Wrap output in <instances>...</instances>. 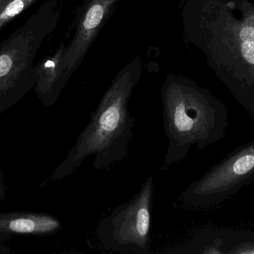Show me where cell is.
<instances>
[{"instance_id": "1", "label": "cell", "mask_w": 254, "mask_h": 254, "mask_svg": "<svg viewBox=\"0 0 254 254\" xmlns=\"http://www.w3.org/2000/svg\"><path fill=\"white\" fill-rule=\"evenodd\" d=\"M162 117L168 142L165 167L183 161L194 145L201 150L220 141L228 128L225 104L197 88L167 92L163 101Z\"/></svg>"}, {"instance_id": "2", "label": "cell", "mask_w": 254, "mask_h": 254, "mask_svg": "<svg viewBox=\"0 0 254 254\" xmlns=\"http://www.w3.org/2000/svg\"><path fill=\"white\" fill-rule=\"evenodd\" d=\"M127 99V95L115 92L101 101L75 144L50 176L51 181L66 178L92 155L95 156L92 166L97 170L107 169L126 159L136 121L128 110Z\"/></svg>"}, {"instance_id": "3", "label": "cell", "mask_w": 254, "mask_h": 254, "mask_svg": "<svg viewBox=\"0 0 254 254\" xmlns=\"http://www.w3.org/2000/svg\"><path fill=\"white\" fill-rule=\"evenodd\" d=\"M43 14L34 13L0 43V114L35 86L34 60L46 31Z\"/></svg>"}, {"instance_id": "4", "label": "cell", "mask_w": 254, "mask_h": 254, "mask_svg": "<svg viewBox=\"0 0 254 254\" xmlns=\"http://www.w3.org/2000/svg\"><path fill=\"white\" fill-rule=\"evenodd\" d=\"M153 197V177L149 176L131 199L98 223L96 233L101 244L119 254L150 253Z\"/></svg>"}, {"instance_id": "5", "label": "cell", "mask_w": 254, "mask_h": 254, "mask_svg": "<svg viewBox=\"0 0 254 254\" xmlns=\"http://www.w3.org/2000/svg\"><path fill=\"white\" fill-rule=\"evenodd\" d=\"M254 180V140L236 149L191 183L180 201L192 207L217 205Z\"/></svg>"}, {"instance_id": "6", "label": "cell", "mask_w": 254, "mask_h": 254, "mask_svg": "<svg viewBox=\"0 0 254 254\" xmlns=\"http://www.w3.org/2000/svg\"><path fill=\"white\" fill-rule=\"evenodd\" d=\"M188 254H254V233L228 230H201L186 247Z\"/></svg>"}, {"instance_id": "7", "label": "cell", "mask_w": 254, "mask_h": 254, "mask_svg": "<svg viewBox=\"0 0 254 254\" xmlns=\"http://www.w3.org/2000/svg\"><path fill=\"white\" fill-rule=\"evenodd\" d=\"M62 224L55 216L30 212L0 213V237L29 234L47 236L58 232Z\"/></svg>"}, {"instance_id": "8", "label": "cell", "mask_w": 254, "mask_h": 254, "mask_svg": "<svg viewBox=\"0 0 254 254\" xmlns=\"http://www.w3.org/2000/svg\"><path fill=\"white\" fill-rule=\"evenodd\" d=\"M35 0H8L0 7V29L22 11Z\"/></svg>"}, {"instance_id": "9", "label": "cell", "mask_w": 254, "mask_h": 254, "mask_svg": "<svg viewBox=\"0 0 254 254\" xmlns=\"http://www.w3.org/2000/svg\"><path fill=\"white\" fill-rule=\"evenodd\" d=\"M240 38L243 40L242 55L248 63L254 65V24L244 25L240 32Z\"/></svg>"}, {"instance_id": "10", "label": "cell", "mask_w": 254, "mask_h": 254, "mask_svg": "<svg viewBox=\"0 0 254 254\" xmlns=\"http://www.w3.org/2000/svg\"><path fill=\"white\" fill-rule=\"evenodd\" d=\"M103 14H104V10L100 4L92 6L86 15V20L84 22L85 28L87 29L95 28L101 22Z\"/></svg>"}, {"instance_id": "11", "label": "cell", "mask_w": 254, "mask_h": 254, "mask_svg": "<svg viewBox=\"0 0 254 254\" xmlns=\"http://www.w3.org/2000/svg\"><path fill=\"white\" fill-rule=\"evenodd\" d=\"M7 187L4 183L2 173L0 170V201H7Z\"/></svg>"}, {"instance_id": "12", "label": "cell", "mask_w": 254, "mask_h": 254, "mask_svg": "<svg viewBox=\"0 0 254 254\" xmlns=\"http://www.w3.org/2000/svg\"><path fill=\"white\" fill-rule=\"evenodd\" d=\"M8 1V0H0V7H1V6L3 5V4H4V3L6 2V1Z\"/></svg>"}]
</instances>
